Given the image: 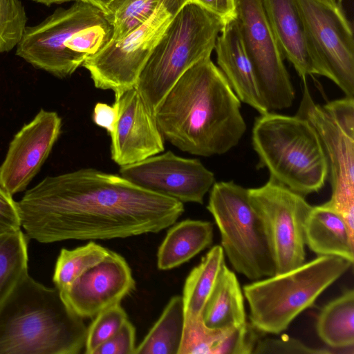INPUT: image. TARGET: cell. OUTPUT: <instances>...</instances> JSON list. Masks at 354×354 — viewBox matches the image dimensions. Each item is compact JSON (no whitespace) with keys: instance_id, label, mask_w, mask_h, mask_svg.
Here are the masks:
<instances>
[{"instance_id":"cell-1","label":"cell","mask_w":354,"mask_h":354,"mask_svg":"<svg viewBox=\"0 0 354 354\" xmlns=\"http://www.w3.org/2000/svg\"><path fill=\"white\" fill-rule=\"evenodd\" d=\"M18 205L26 236L45 243L157 233L184 212L176 199L92 168L47 176Z\"/></svg>"},{"instance_id":"cell-2","label":"cell","mask_w":354,"mask_h":354,"mask_svg":"<svg viewBox=\"0 0 354 354\" xmlns=\"http://www.w3.org/2000/svg\"><path fill=\"white\" fill-rule=\"evenodd\" d=\"M154 117L164 140L200 156L229 151L246 131L241 101L210 57L180 76Z\"/></svg>"},{"instance_id":"cell-3","label":"cell","mask_w":354,"mask_h":354,"mask_svg":"<svg viewBox=\"0 0 354 354\" xmlns=\"http://www.w3.org/2000/svg\"><path fill=\"white\" fill-rule=\"evenodd\" d=\"M86 332L60 290L28 274L0 304V354H77Z\"/></svg>"},{"instance_id":"cell-4","label":"cell","mask_w":354,"mask_h":354,"mask_svg":"<svg viewBox=\"0 0 354 354\" xmlns=\"http://www.w3.org/2000/svg\"><path fill=\"white\" fill-rule=\"evenodd\" d=\"M252 146L258 169L303 196L318 192L328 180V165L319 137L305 119L272 111L254 121Z\"/></svg>"},{"instance_id":"cell-5","label":"cell","mask_w":354,"mask_h":354,"mask_svg":"<svg viewBox=\"0 0 354 354\" xmlns=\"http://www.w3.org/2000/svg\"><path fill=\"white\" fill-rule=\"evenodd\" d=\"M224 24L218 16L191 1L176 13L145 63L135 87L153 115L180 76L210 57Z\"/></svg>"},{"instance_id":"cell-6","label":"cell","mask_w":354,"mask_h":354,"mask_svg":"<svg viewBox=\"0 0 354 354\" xmlns=\"http://www.w3.org/2000/svg\"><path fill=\"white\" fill-rule=\"evenodd\" d=\"M335 256L312 261L243 286L250 324L259 332L279 334L352 266Z\"/></svg>"},{"instance_id":"cell-7","label":"cell","mask_w":354,"mask_h":354,"mask_svg":"<svg viewBox=\"0 0 354 354\" xmlns=\"http://www.w3.org/2000/svg\"><path fill=\"white\" fill-rule=\"evenodd\" d=\"M207 209L221 234V245L234 270L256 281L276 273L266 225L252 204L248 189L234 181L214 183Z\"/></svg>"},{"instance_id":"cell-8","label":"cell","mask_w":354,"mask_h":354,"mask_svg":"<svg viewBox=\"0 0 354 354\" xmlns=\"http://www.w3.org/2000/svg\"><path fill=\"white\" fill-rule=\"evenodd\" d=\"M303 81L296 115L313 127L327 159L332 193L324 203L339 212L354 233V97L345 96L320 106Z\"/></svg>"},{"instance_id":"cell-9","label":"cell","mask_w":354,"mask_h":354,"mask_svg":"<svg viewBox=\"0 0 354 354\" xmlns=\"http://www.w3.org/2000/svg\"><path fill=\"white\" fill-rule=\"evenodd\" d=\"M189 0H160L144 23L121 40L111 41L82 66L95 86L112 90L115 95L135 88L139 75L171 21Z\"/></svg>"},{"instance_id":"cell-10","label":"cell","mask_w":354,"mask_h":354,"mask_svg":"<svg viewBox=\"0 0 354 354\" xmlns=\"http://www.w3.org/2000/svg\"><path fill=\"white\" fill-rule=\"evenodd\" d=\"M310 57L319 75L354 97L353 29L337 0H297Z\"/></svg>"},{"instance_id":"cell-11","label":"cell","mask_w":354,"mask_h":354,"mask_svg":"<svg viewBox=\"0 0 354 354\" xmlns=\"http://www.w3.org/2000/svg\"><path fill=\"white\" fill-rule=\"evenodd\" d=\"M106 19L98 7L76 1L68 8H57L39 24L27 26L15 54L55 77H68L86 57L67 48L66 42L77 32Z\"/></svg>"},{"instance_id":"cell-12","label":"cell","mask_w":354,"mask_h":354,"mask_svg":"<svg viewBox=\"0 0 354 354\" xmlns=\"http://www.w3.org/2000/svg\"><path fill=\"white\" fill-rule=\"evenodd\" d=\"M248 194L266 225L274 257L275 274L305 263V225L312 206L304 196L271 177L263 186L248 189Z\"/></svg>"},{"instance_id":"cell-13","label":"cell","mask_w":354,"mask_h":354,"mask_svg":"<svg viewBox=\"0 0 354 354\" xmlns=\"http://www.w3.org/2000/svg\"><path fill=\"white\" fill-rule=\"evenodd\" d=\"M236 19L268 111L290 107L295 91L261 0H237Z\"/></svg>"},{"instance_id":"cell-14","label":"cell","mask_w":354,"mask_h":354,"mask_svg":"<svg viewBox=\"0 0 354 354\" xmlns=\"http://www.w3.org/2000/svg\"><path fill=\"white\" fill-rule=\"evenodd\" d=\"M120 174L134 185L181 203H203L214 183V174L196 158L168 151L136 163L120 166Z\"/></svg>"},{"instance_id":"cell-15","label":"cell","mask_w":354,"mask_h":354,"mask_svg":"<svg viewBox=\"0 0 354 354\" xmlns=\"http://www.w3.org/2000/svg\"><path fill=\"white\" fill-rule=\"evenodd\" d=\"M61 127L56 112L41 109L10 142L0 166V185L12 195L24 191L50 154Z\"/></svg>"},{"instance_id":"cell-16","label":"cell","mask_w":354,"mask_h":354,"mask_svg":"<svg viewBox=\"0 0 354 354\" xmlns=\"http://www.w3.org/2000/svg\"><path fill=\"white\" fill-rule=\"evenodd\" d=\"M135 280L127 261L111 251L65 289L60 290L68 307L82 318L95 317L99 313L119 304L135 288Z\"/></svg>"},{"instance_id":"cell-17","label":"cell","mask_w":354,"mask_h":354,"mask_svg":"<svg viewBox=\"0 0 354 354\" xmlns=\"http://www.w3.org/2000/svg\"><path fill=\"white\" fill-rule=\"evenodd\" d=\"M118 120L110 136L111 156L120 166L130 165L162 152L164 138L154 115L136 88L115 95Z\"/></svg>"},{"instance_id":"cell-18","label":"cell","mask_w":354,"mask_h":354,"mask_svg":"<svg viewBox=\"0 0 354 354\" xmlns=\"http://www.w3.org/2000/svg\"><path fill=\"white\" fill-rule=\"evenodd\" d=\"M214 50L218 68L241 102L260 114L268 112L236 17L225 22Z\"/></svg>"},{"instance_id":"cell-19","label":"cell","mask_w":354,"mask_h":354,"mask_svg":"<svg viewBox=\"0 0 354 354\" xmlns=\"http://www.w3.org/2000/svg\"><path fill=\"white\" fill-rule=\"evenodd\" d=\"M268 24L283 58L304 80L318 75L307 46L297 0H261Z\"/></svg>"},{"instance_id":"cell-20","label":"cell","mask_w":354,"mask_h":354,"mask_svg":"<svg viewBox=\"0 0 354 354\" xmlns=\"http://www.w3.org/2000/svg\"><path fill=\"white\" fill-rule=\"evenodd\" d=\"M250 323L230 328L207 326L202 316H185L178 354H250L259 337Z\"/></svg>"},{"instance_id":"cell-21","label":"cell","mask_w":354,"mask_h":354,"mask_svg":"<svg viewBox=\"0 0 354 354\" xmlns=\"http://www.w3.org/2000/svg\"><path fill=\"white\" fill-rule=\"evenodd\" d=\"M305 242L318 256H335L353 263L354 233L342 215L325 203L312 206L305 225Z\"/></svg>"},{"instance_id":"cell-22","label":"cell","mask_w":354,"mask_h":354,"mask_svg":"<svg viewBox=\"0 0 354 354\" xmlns=\"http://www.w3.org/2000/svg\"><path fill=\"white\" fill-rule=\"evenodd\" d=\"M213 236L209 221L187 219L175 223L158 248V268L167 270L187 262L212 245Z\"/></svg>"},{"instance_id":"cell-23","label":"cell","mask_w":354,"mask_h":354,"mask_svg":"<svg viewBox=\"0 0 354 354\" xmlns=\"http://www.w3.org/2000/svg\"><path fill=\"white\" fill-rule=\"evenodd\" d=\"M205 324L213 328H230L247 323L243 295L235 273L223 267L202 313Z\"/></svg>"},{"instance_id":"cell-24","label":"cell","mask_w":354,"mask_h":354,"mask_svg":"<svg viewBox=\"0 0 354 354\" xmlns=\"http://www.w3.org/2000/svg\"><path fill=\"white\" fill-rule=\"evenodd\" d=\"M316 330L333 353H354L353 289L346 290L323 307L317 316Z\"/></svg>"},{"instance_id":"cell-25","label":"cell","mask_w":354,"mask_h":354,"mask_svg":"<svg viewBox=\"0 0 354 354\" xmlns=\"http://www.w3.org/2000/svg\"><path fill=\"white\" fill-rule=\"evenodd\" d=\"M225 265L221 245L213 246L188 274L183 288L185 316H202L219 274Z\"/></svg>"},{"instance_id":"cell-26","label":"cell","mask_w":354,"mask_h":354,"mask_svg":"<svg viewBox=\"0 0 354 354\" xmlns=\"http://www.w3.org/2000/svg\"><path fill=\"white\" fill-rule=\"evenodd\" d=\"M185 322L183 297L171 298L136 354H178Z\"/></svg>"},{"instance_id":"cell-27","label":"cell","mask_w":354,"mask_h":354,"mask_svg":"<svg viewBox=\"0 0 354 354\" xmlns=\"http://www.w3.org/2000/svg\"><path fill=\"white\" fill-rule=\"evenodd\" d=\"M27 238L21 230L0 235V304L28 274Z\"/></svg>"},{"instance_id":"cell-28","label":"cell","mask_w":354,"mask_h":354,"mask_svg":"<svg viewBox=\"0 0 354 354\" xmlns=\"http://www.w3.org/2000/svg\"><path fill=\"white\" fill-rule=\"evenodd\" d=\"M111 250L89 242L73 250L63 248L57 258L53 282L59 290L70 286L76 279L104 260Z\"/></svg>"},{"instance_id":"cell-29","label":"cell","mask_w":354,"mask_h":354,"mask_svg":"<svg viewBox=\"0 0 354 354\" xmlns=\"http://www.w3.org/2000/svg\"><path fill=\"white\" fill-rule=\"evenodd\" d=\"M160 0H113L106 17L113 26L111 41L122 39L148 19Z\"/></svg>"},{"instance_id":"cell-30","label":"cell","mask_w":354,"mask_h":354,"mask_svg":"<svg viewBox=\"0 0 354 354\" xmlns=\"http://www.w3.org/2000/svg\"><path fill=\"white\" fill-rule=\"evenodd\" d=\"M27 21L20 0H0V53L17 47L27 27Z\"/></svg>"},{"instance_id":"cell-31","label":"cell","mask_w":354,"mask_h":354,"mask_svg":"<svg viewBox=\"0 0 354 354\" xmlns=\"http://www.w3.org/2000/svg\"><path fill=\"white\" fill-rule=\"evenodd\" d=\"M127 320V313L120 304L99 313L87 328L85 353L94 354L95 350L113 336Z\"/></svg>"},{"instance_id":"cell-32","label":"cell","mask_w":354,"mask_h":354,"mask_svg":"<svg viewBox=\"0 0 354 354\" xmlns=\"http://www.w3.org/2000/svg\"><path fill=\"white\" fill-rule=\"evenodd\" d=\"M252 353L328 354L332 353V351L330 348H310L297 339L281 337L259 339Z\"/></svg>"},{"instance_id":"cell-33","label":"cell","mask_w":354,"mask_h":354,"mask_svg":"<svg viewBox=\"0 0 354 354\" xmlns=\"http://www.w3.org/2000/svg\"><path fill=\"white\" fill-rule=\"evenodd\" d=\"M136 330L127 320L121 328L101 344L94 354H136Z\"/></svg>"},{"instance_id":"cell-34","label":"cell","mask_w":354,"mask_h":354,"mask_svg":"<svg viewBox=\"0 0 354 354\" xmlns=\"http://www.w3.org/2000/svg\"><path fill=\"white\" fill-rule=\"evenodd\" d=\"M21 222L18 202L0 185V235L21 230Z\"/></svg>"},{"instance_id":"cell-35","label":"cell","mask_w":354,"mask_h":354,"mask_svg":"<svg viewBox=\"0 0 354 354\" xmlns=\"http://www.w3.org/2000/svg\"><path fill=\"white\" fill-rule=\"evenodd\" d=\"M93 122L105 129L111 136L115 131L118 120V108L115 103L110 106L98 102L95 105L93 113Z\"/></svg>"},{"instance_id":"cell-36","label":"cell","mask_w":354,"mask_h":354,"mask_svg":"<svg viewBox=\"0 0 354 354\" xmlns=\"http://www.w3.org/2000/svg\"><path fill=\"white\" fill-rule=\"evenodd\" d=\"M221 18L225 22L236 17L237 0H189Z\"/></svg>"},{"instance_id":"cell-37","label":"cell","mask_w":354,"mask_h":354,"mask_svg":"<svg viewBox=\"0 0 354 354\" xmlns=\"http://www.w3.org/2000/svg\"><path fill=\"white\" fill-rule=\"evenodd\" d=\"M112 1L113 0H87V1L101 9L106 15H108L109 6Z\"/></svg>"},{"instance_id":"cell-38","label":"cell","mask_w":354,"mask_h":354,"mask_svg":"<svg viewBox=\"0 0 354 354\" xmlns=\"http://www.w3.org/2000/svg\"><path fill=\"white\" fill-rule=\"evenodd\" d=\"M30 1L44 4L46 6H50L53 4H60V3H63L71 1H87V0H30Z\"/></svg>"},{"instance_id":"cell-39","label":"cell","mask_w":354,"mask_h":354,"mask_svg":"<svg viewBox=\"0 0 354 354\" xmlns=\"http://www.w3.org/2000/svg\"><path fill=\"white\" fill-rule=\"evenodd\" d=\"M339 1H341V0H338Z\"/></svg>"}]
</instances>
